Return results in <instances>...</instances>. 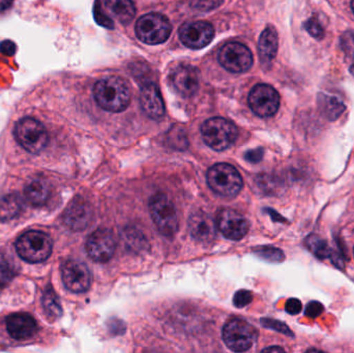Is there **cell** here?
<instances>
[{"instance_id": "1", "label": "cell", "mask_w": 354, "mask_h": 353, "mask_svg": "<svg viewBox=\"0 0 354 353\" xmlns=\"http://www.w3.org/2000/svg\"><path fill=\"white\" fill-rule=\"evenodd\" d=\"M93 95L100 107L106 111L122 112L128 108L131 91L128 83L120 77H106L97 81Z\"/></svg>"}, {"instance_id": "2", "label": "cell", "mask_w": 354, "mask_h": 353, "mask_svg": "<svg viewBox=\"0 0 354 353\" xmlns=\"http://www.w3.org/2000/svg\"><path fill=\"white\" fill-rule=\"evenodd\" d=\"M51 238L45 232L30 230L25 232L16 242V250L23 260L30 263H44L52 253Z\"/></svg>"}, {"instance_id": "3", "label": "cell", "mask_w": 354, "mask_h": 353, "mask_svg": "<svg viewBox=\"0 0 354 353\" xmlns=\"http://www.w3.org/2000/svg\"><path fill=\"white\" fill-rule=\"evenodd\" d=\"M204 142L216 151L229 149L236 141L239 130L230 120L214 117L206 120L201 126Z\"/></svg>"}, {"instance_id": "4", "label": "cell", "mask_w": 354, "mask_h": 353, "mask_svg": "<svg viewBox=\"0 0 354 353\" xmlns=\"http://www.w3.org/2000/svg\"><path fill=\"white\" fill-rule=\"evenodd\" d=\"M207 184L214 193L225 197L235 196L243 186L239 172L226 163L216 164L208 170Z\"/></svg>"}, {"instance_id": "5", "label": "cell", "mask_w": 354, "mask_h": 353, "mask_svg": "<svg viewBox=\"0 0 354 353\" xmlns=\"http://www.w3.org/2000/svg\"><path fill=\"white\" fill-rule=\"evenodd\" d=\"M149 211L159 231L166 238H174L178 231L179 221L172 201L166 195H155L149 202Z\"/></svg>"}, {"instance_id": "6", "label": "cell", "mask_w": 354, "mask_h": 353, "mask_svg": "<svg viewBox=\"0 0 354 353\" xmlns=\"http://www.w3.org/2000/svg\"><path fill=\"white\" fill-rule=\"evenodd\" d=\"M14 133L19 144L33 155L44 151L49 140L45 126L35 118L25 117L19 120Z\"/></svg>"}, {"instance_id": "7", "label": "cell", "mask_w": 354, "mask_h": 353, "mask_svg": "<svg viewBox=\"0 0 354 353\" xmlns=\"http://www.w3.org/2000/svg\"><path fill=\"white\" fill-rule=\"evenodd\" d=\"M172 27L164 15L158 12L145 15L136 24V35L143 43L159 45L165 43L171 35Z\"/></svg>"}, {"instance_id": "8", "label": "cell", "mask_w": 354, "mask_h": 353, "mask_svg": "<svg viewBox=\"0 0 354 353\" xmlns=\"http://www.w3.org/2000/svg\"><path fill=\"white\" fill-rule=\"evenodd\" d=\"M222 336L229 350L234 352H243L255 344L258 333L255 327L247 321L234 318L224 325Z\"/></svg>"}, {"instance_id": "9", "label": "cell", "mask_w": 354, "mask_h": 353, "mask_svg": "<svg viewBox=\"0 0 354 353\" xmlns=\"http://www.w3.org/2000/svg\"><path fill=\"white\" fill-rule=\"evenodd\" d=\"M218 62L229 72L243 73L253 66V55L247 46L232 41L221 48Z\"/></svg>"}, {"instance_id": "10", "label": "cell", "mask_w": 354, "mask_h": 353, "mask_svg": "<svg viewBox=\"0 0 354 353\" xmlns=\"http://www.w3.org/2000/svg\"><path fill=\"white\" fill-rule=\"evenodd\" d=\"M249 105L256 115L272 117L280 107V95L270 85L258 84L250 93Z\"/></svg>"}, {"instance_id": "11", "label": "cell", "mask_w": 354, "mask_h": 353, "mask_svg": "<svg viewBox=\"0 0 354 353\" xmlns=\"http://www.w3.org/2000/svg\"><path fill=\"white\" fill-rule=\"evenodd\" d=\"M64 285L75 294H82L91 287V274L85 263L76 259L66 260L62 267Z\"/></svg>"}, {"instance_id": "12", "label": "cell", "mask_w": 354, "mask_h": 353, "mask_svg": "<svg viewBox=\"0 0 354 353\" xmlns=\"http://www.w3.org/2000/svg\"><path fill=\"white\" fill-rule=\"evenodd\" d=\"M115 250V236L108 229H97L86 242L87 254L97 263H107L113 257Z\"/></svg>"}, {"instance_id": "13", "label": "cell", "mask_w": 354, "mask_h": 353, "mask_svg": "<svg viewBox=\"0 0 354 353\" xmlns=\"http://www.w3.org/2000/svg\"><path fill=\"white\" fill-rule=\"evenodd\" d=\"M214 27L206 21L187 23L179 29V39L183 45L191 49L206 47L214 39Z\"/></svg>"}, {"instance_id": "14", "label": "cell", "mask_w": 354, "mask_h": 353, "mask_svg": "<svg viewBox=\"0 0 354 353\" xmlns=\"http://www.w3.org/2000/svg\"><path fill=\"white\" fill-rule=\"evenodd\" d=\"M216 226L225 238L241 240L249 232V222L241 213L232 209H223L216 218Z\"/></svg>"}, {"instance_id": "15", "label": "cell", "mask_w": 354, "mask_h": 353, "mask_svg": "<svg viewBox=\"0 0 354 353\" xmlns=\"http://www.w3.org/2000/svg\"><path fill=\"white\" fill-rule=\"evenodd\" d=\"M172 85L183 97H192L197 93L200 84V75L197 68L187 64L179 66L172 74Z\"/></svg>"}, {"instance_id": "16", "label": "cell", "mask_w": 354, "mask_h": 353, "mask_svg": "<svg viewBox=\"0 0 354 353\" xmlns=\"http://www.w3.org/2000/svg\"><path fill=\"white\" fill-rule=\"evenodd\" d=\"M192 238L202 244H209L216 238V226L214 220L203 211L193 213L189 220Z\"/></svg>"}, {"instance_id": "17", "label": "cell", "mask_w": 354, "mask_h": 353, "mask_svg": "<svg viewBox=\"0 0 354 353\" xmlns=\"http://www.w3.org/2000/svg\"><path fill=\"white\" fill-rule=\"evenodd\" d=\"M140 99L141 106L149 117L153 120H161L165 114V104L157 84H145L141 90Z\"/></svg>"}, {"instance_id": "18", "label": "cell", "mask_w": 354, "mask_h": 353, "mask_svg": "<svg viewBox=\"0 0 354 353\" xmlns=\"http://www.w3.org/2000/svg\"><path fill=\"white\" fill-rule=\"evenodd\" d=\"M6 329L14 339L26 340L37 333V325L30 315L12 314L6 319Z\"/></svg>"}, {"instance_id": "19", "label": "cell", "mask_w": 354, "mask_h": 353, "mask_svg": "<svg viewBox=\"0 0 354 353\" xmlns=\"http://www.w3.org/2000/svg\"><path fill=\"white\" fill-rule=\"evenodd\" d=\"M93 213L88 204L77 199L64 213V223L73 230H83L91 223Z\"/></svg>"}, {"instance_id": "20", "label": "cell", "mask_w": 354, "mask_h": 353, "mask_svg": "<svg viewBox=\"0 0 354 353\" xmlns=\"http://www.w3.org/2000/svg\"><path fill=\"white\" fill-rule=\"evenodd\" d=\"M260 59L262 64L268 66L276 57L278 52V33L272 26H268L260 35L259 44Z\"/></svg>"}, {"instance_id": "21", "label": "cell", "mask_w": 354, "mask_h": 353, "mask_svg": "<svg viewBox=\"0 0 354 353\" xmlns=\"http://www.w3.org/2000/svg\"><path fill=\"white\" fill-rule=\"evenodd\" d=\"M108 10L122 24H130L136 14L132 0H104Z\"/></svg>"}, {"instance_id": "22", "label": "cell", "mask_w": 354, "mask_h": 353, "mask_svg": "<svg viewBox=\"0 0 354 353\" xmlns=\"http://www.w3.org/2000/svg\"><path fill=\"white\" fill-rule=\"evenodd\" d=\"M49 188L41 180H33L27 184L24 190V196L27 202L35 207H41L47 202L49 198Z\"/></svg>"}, {"instance_id": "23", "label": "cell", "mask_w": 354, "mask_h": 353, "mask_svg": "<svg viewBox=\"0 0 354 353\" xmlns=\"http://www.w3.org/2000/svg\"><path fill=\"white\" fill-rule=\"evenodd\" d=\"M22 199L18 195H6L0 199V221H10L22 211Z\"/></svg>"}, {"instance_id": "24", "label": "cell", "mask_w": 354, "mask_h": 353, "mask_svg": "<svg viewBox=\"0 0 354 353\" xmlns=\"http://www.w3.org/2000/svg\"><path fill=\"white\" fill-rule=\"evenodd\" d=\"M43 306L48 317H50V318L56 319L62 316V309L60 306L59 300H58L57 296L51 288H48L45 294H44Z\"/></svg>"}, {"instance_id": "25", "label": "cell", "mask_w": 354, "mask_h": 353, "mask_svg": "<svg viewBox=\"0 0 354 353\" xmlns=\"http://www.w3.org/2000/svg\"><path fill=\"white\" fill-rule=\"evenodd\" d=\"M124 240L127 246L130 247L134 251L145 250V247L149 246L145 236L136 229L124 230Z\"/></svg>"}, {"instance_id": "26", "label": "cell", "mask_w": 354, "mask_h": 353, "mask_svg": "<svg viewBox=\"0 0 354 353\" xmlns=\"http://www.w3.org/2000/svg\"><path fill=\"white\" fill-rule=\"evenodd\" d=\"M168 140L171 147L176 149H185L187 147V133L185 128L176 126L168 133Z\"/></svg>"}, {"instance_id": "27", "label": "cell", "mask_w": 354, "mask_h": 353, "mask_svg": "<svg viewBox=\"0 0 354 353\" xmlns=\"http://www.w3.org/2000/svg\"><path fill=\"white\" fill-rule=\"evenodd\" d=\"M253 251L255 254L258 255V256L266 259V260L272 261V263H281V261L284 260L285 258L282 251L274 248V247H258V248L254 249Z\"/></svg>"}, {"instance_id": "28", "label": "cell", "mask_w": 354, "mask_h": 353, "mask_svg": "<svg viewBox=\"0 0 354 353\" xmlns=\"http://www.w3.org/2000/svg\"><path fill=\"white\" fill-rule=\"evenodd\" d=\"M307 245L312 252L319 257V258H326L330 256V249L326 240L317 238V236H310L307 240Z\"/></svg>"}, {"instance_id": "29", "label": "cell", "mask_w": 354, "mask_h": 353, "mask_svg": "<svg viewBox=\"0 0 354 353\" xmlns=\"http://www.w3.org/2000/svg\"><path fill=\"white\" fill-rule=\"evenodd\" d=\"M189 3L195 10L209 12L218 8L223 3V0H189Z\"/></svg>"}, {"instance_id": "30", "label": "cell", "mask_w": 354, "mask_h": 353, "mask_svg": "<svg viewBox=\"0 0 354 353\" xmlns=\"http://www.w3.org/2000/svg\"><path fill=\"white\" fill-rule=\"evenodd\" d=\"M93 14H95V19L97 21V24L102 25V26L107 27V28H113V21L105 14V12L102 10L101 3H100V0H97L95 6V10H93Z\"/></svg>"}, {"instance_id": "31", "label": "cell", "mask_w": 354, "mask_h": 353, "mask_svg": "<svg viewBox=\"0 0 354 353\" xmlns=\"http://www.w3.org/2000/svg\"><path fill=\"white\" fill-rule=\"evenodd\" d=\"M261 323L268 329L274 330V331L284 334V335L293 336L289 327L281 321H274V319H262Z\"/></svg>"}, {"instance_id": "32", "label": "cell", "mask_w": 354, "mask_h": 353, "mask_svg": "<svg viewBox=\"0 0 354 353\" xmlns=\"http://www.w3.org/2000/svg\"><path fill=\"white\" fill-rule=\"evenodd\" d=\"M252 300H253L252 292L243 289L239 290L234 294L233 304L236 308H243V307H247L248 305L251 304Z\"/></svg>"}, {"instance_id": "33", "label": "cell", "mask_w": 354, "mask_h": 353, "mask_svg": "<svg viewBox=\"0 0 354 353\" xmlns=\"http://www.w3.org/2000/svg\"><path fill=\"white\" fill-rule=\"evenodd\" d=\"M306 28L309 31L310 35L316 39H322L324 37V29H322V24L314 17L306 23Z\"/></svg>"}, {"instance_id": "34", "label": "cell", "mask_w": 354, "mask_h": 353, "mask_svg": "<svg viewBox=\"0 0 354 353\" xmlns=\"http://www.w3.org/2000/svg\"><path fill=\"white\" fill-rule=\"evenodd\" d=\"M324 312V306L319 302H311L306 308V315L310 318H316Z\"/></svg>"}, {"instance_id": "35", "label": "cell", "mask_w": 354, "mask_h": 353, "mask_svg": "<svg viewBox=\"0 0 354 353\" xmlns=\"http://www.w3.org/2000/svg\"><path fill=\"white\" fill-rule=\"evenodd\" d=\"M303 309V305H301V300L297 298H290L287 300L286 305H285V310L288 314L297 315L301 312Z\"/></svg>"}, {"instance_id": "36", "label": "cell", "mask_w": 354, "mask_h": 353, "mask_svg": "<svg viewBox=\"0 0 354 353\" xmlns=\"http://www.w3.org/2000/svg\"><path fill=\"white\" fill-rule=\"evenodd\" d=\"M264 151L262 149H256L245 153V159L250 163H258L263 158Z\"/></svg>"}, {"instance_id": "37", "label": "cell", "mask_w": 354, "mask_h": 353, "mask_svg": "<svg viewBox=\"0 0 354 353\" xmlns=\"http://www.w3.org/2000/svg\"><path fill=\"white\" fill-rule=\"evenodd\" d=\"M0 51L6 55H14L15 51H16V45L10 41H2L0 44Z\"/></svg>"}, {"instance_id": "38", "label": "cell", "mask_w": 354, "mask_h": 353, "mask_svg": "<svg viewBox=\"0 0 354 353\" xmlns=\"http://www.w3.org/2000/svg\"><path fill=\"white\" fill-rule=\"evenodd\" d=\"M263 352H284V350H282L281 347H270L264 350Z\"/></svg>"}, {"instance_id": "39", "label": "cell", "mask_w": 354, "mask_h": 353, "mask_svg": "<svg viewBox=\"0 0 354 353\" xmlns=\"http://www.w3.org/2000/svg\"><path fill=\"white\" fill-rule=\"evenodd\" d=\"M351 8H353V10L354 12V0H353V1H351Z\"/></svg>"}]
</instances>
